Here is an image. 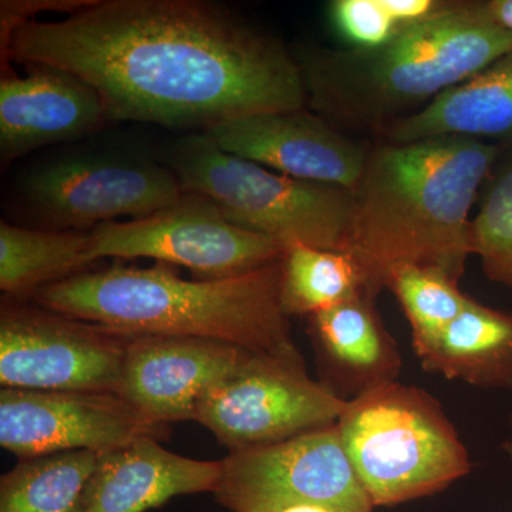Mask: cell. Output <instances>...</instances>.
<instances>
[{
	"mask_svg": "<svg viewBox=\"0 0 512 512\" xmlns=\"http://www.w3.org/2000/svg\"><path fill=\"white\" fill-rule=\"evenodd\" d=\"M184 192L210 198L238 227L295 245L348 249L353 190L298 180L225 153L207 134L178 141L168 158Z\"/></svg>",
	"mask_w": 512,
	"mask_h": 512,
	"instance_id": "6",
	"label": "cell"
},
{
	"mask_svg": "<svg viewBox=\"0 0 512 512\" xmlns=\"http://www.w3.org/2000/svg\"><path fill=\"white\" fill-rule=\"evenodd\" d=\"M338 430L376 510L439 494L473 468L439 400L413 384H386L352 400Z\"/></svg>",
	"mask_w": 512,
	"mask_h": 512,
	"instance_id": "5",
	"label": "cell"
},
{
	"mask_svg": "<svg viewBox=\"0 0 512 512\" xmlns=\"http://www.w3.org/2000/svg\"><path fill=\"white\" fill-rule=\"evenodd\" d=\"M330 22L352 49H376L402 30L386 0H335L329 6Z\"/></svg>",
	"mask_w": 512,
	"mask_h": 512,
	"instance_id": "25",
	"label": "cell"
},
{
	"mask_svg": "<svg viewBox=\"0 0 512 512\" xmlns=\"http://www.w3.org/2000/svg\"><path fill=\"white\" fill-rule=\"evenodd\" d=\"M360 292H370L369 284L349 252L305 245L286 249L281 261L279 299L288 318H309Z\"/></svg>",
	"mask_w": 512,
	"mask_h": 512,
	"instance_id": "22",
	"label": "cell"
},
{
	"mask_svg": "<svg viewBox=\"0 0 512 512\" xmlns=\"http://www.w3.org/2000/svg\"><path fill=\"white\" fill-rule=\"evenodd\" d=\"M473 255L490 281L512 292V148L498 158L478 197Z\"/></svg>",
	"mask_w": 512,
	"mask_h": 512,
	"instance_id": "24",
	"label": "cell"
},
{
	"mask_svg": "<svg viewBox=\"0 0 512 512\" xmlns=\"http://www.w3.org/2000/svg\"><path fill=\"white\" fill-rule=\"evenodd\" d=\"M92 262L90 234L0 224V289L13 299L83 274Z\"/></svg>",
	"mask_w": 512,
	"mask_h": 512,
	"instance_id": "20",
	"label": "cell"
},
{
	"mask_svg": "<svg viewBox=\"0 0 512 512\" xmlns=\"http://www.w3.org/2000/svg\"><path fill=\"white\" fill-rule=\"evenodd\" d=\"M2 55L79 77L109 120L205 130L308 109L293 52L201 0H93L63 20L20 23Z\"/></svg>",
	"mask_w": 512,
	"mask_h": 512,
	"instance_id": "1",
	"label": "cell"
},
{
	"mask_svg": "<svg viewBox=\"0 0 512 512\" xmlns=\"http://www.w3.org/2000/svg\"><path fill=\"white\" fill-rule=\"evenodd\" d=\"M386 289L396 296L409 320L413 350L419 359L473 299L461 291L458 282L429 266H396L387 275Z\"/></svg>",
	"mask_w": 512,
	"mask_h": 512,
	"instance_id": "23",
	"label": "cell"
},
{
	"mask_svg": "<svg viewBox=\"0 0 512 512\" xmlns=\"http://www.w3.org/2000/svg\"><path fill=\"white\" fill-rule=\"evenodd\" d=\"M504 150L456 136L370 140L353 190L346 252L365 272L373 295L404 264L439 269L460 282L473 255L471 210Z\"/></svg>",
	"mask_w": 512,
	"mask_h": 512,
	"instance_id": "2",
	"label": "cell"
},
{
	"mask_svg": "<svg viewBox=\"0 0 512 512\" xmlns=\"http://www.w3.org/2000/svg\"><path fill=\"white\" fill-rule=\"evenodd\" d=\"M348 404L309 376L299 350L247 352L204 394L195 420L231 453L333 426Z\"/></svg>",
	"mask_w": 512,
	"mask_h": 512,
	"instance_id": "7",
	"label": "cell"
},
{
	"mask_svg": "<svg viewBox=\"0 0 512 512\" xmlns=\"http://www.w3.org/2000/svg\"><path fill=\"white\" fill-rule=\"evenodd\" d=\"M167 424L148 419L117 393L76 390L0 392V444L25 460L92 450L109 453L134 441L163 440Z\"/></svg>",
	"mask_w": 512,
	"mask_h": 512,
	"instance_id": "12",
	"label": "cell"
},
{
	"mask_svg": "<svg viewBox=\"0 0 512 512\" xmlns=\"http://www.w3.org/2000/svg\"><path fill=\"white\" fill-rule=\"evenodd\" d=\"M510 429H511V436H510V439H508L507 441H505V446H510L512 447V412H511V417H510Z\"/></svg>",
	"mask_w": 512,
	"mask_h": 512,
	"instance_id": "28",
	"label": "cell"
},
{
	"mask_svg": "<svg viewBox=\"0 0 512 512\" xmlns=\"http://www.w3.org/2000/svg\"><path fill=\"white\" fill-rule=\"evenodd\" d=\"M511 50L512 33L485 0H447L376 49L301 46L293 56L313 113L343 133L379 140Z\"/></svg>",
	"mask_w": 512,
	"mask_h": 512,
	"instance_id": "3",
	"label": "cell"
},
{
	"mask_svg": "<svg viewBox=\"0 0 512 512\" xmlns=\"http://www.w3.org/2000/svg\"><path fill=\"white\" fill-rule=\"evenodd\" d=\"M225 153L276 173L355 190L370 140H356L308 110L255 114L205 128Z\"/></svg>",
	"mask_w": 512,
	"mask_h": 512,
	"instance_id": "13",
	"label": "cell"
},
{
	"mask_svg": "<svg viewBox=\"0 0 512 512\" xmlns=\"http://www.w3.org/2000/svg\"><path fill=\"white\" fill-rule=\"evenodd\" d=\"M485 8L498 25L512 33V0H487Z\"/></svg>",
	"mask_w": 512,
	"mask_h": 512,
	"instance_id": "26",
	"label": "cell"
},
{
	"mask_svg": "<svg viewBox=\"0 0 512 512\" xmlns=\"http://www.w3.org/2000/svg\"><path fill=\"white\" fill-rule=\"evenodd\" d=\"M23 192L37 217L57 231L147 217L184 194L170 168L94 156L62 158L37 168L26 178Z\"/></svg>",
	"mask_w": 512,
	"mask_h": 512,
	"instance_id": "11",
	"label": "cell"
},
{
	"mask_svg": "<svg viewBox=\"0 0 512 512\" xmlns=\"http://www.w3.org/2000/svg\"><path fill=\"white\" fill-rule=\"evenodd\" d=\"M419 362L447 380L512 392V313L471 299Z\"/></svg>",
	"mask_w": 512,
	"mask_h": 512,
	"instance_id": "19",
	"label": "cell"
},
{
	"mask_svg": "<svg viewBox=\"0 0 512 512\" xmlns=\"http://www.w3.org/2000/svg\"><path fill=\"white\" fill-rule=\"evenodd\" d=\"M309 336L320 370L319 382L345 402L399 382V345L376 308V296L360 292L309 316Z\"/></svg>",
	"mask_w": 512,
	"mask_h": 512,
	"instance_id": "16",
	"label": "cell"
},
{
	"mask_svg": "<svg viewBox=\"0 0 512 512\" xmlns=\"http://www.w3.org/2000/svg\"><path fill=\"white\" fill-rule=\"evenodd\" d=\"M0 82V157L10 163L36 148L73 140L109 120L89 84L56 67L30 64Z\"/></svg>",
	"mask_w": 512,
	"mask_h": 512,
	"instance_id": "15",
	"label": "cell"
},
{
	"mask_svg": "<svg viewBox=\"0 0 512 512\" xmlns=\"http://www.w3.org/2000/svg\"><path fill=\"white\" fill-rule=\"evenodd\" d=\"M221 461L178 456L146 437L101 454L82 512H147L180 495L217 491Z\"/></svg>",
	"mask_w": 512,
	"mask_h": 512,
	"instance_id": "17",
	"label": "cell"
},
{
	"mask_svg": "<svg viewBox=\"0 0 512 512\" xmlns=\"http://www.w3.org/2000/svg\"><path fill=\"white\" fill-rule=\"evenodd\" d=\"M275 239L238 227L204 195L184 192L163 210L90 232V258H153L208 279L247 274L284 258Z\"/></svg>",
	"mask_w": 512,
	"mask_h": 512,
	"instance_id": "9",
	"label": "cell"
},
{
	"mask_svg": "<svg viewBox=\"0 0 512 512\" xmlns=\"http://www.w3.org/2000/svg\"><path fill=\"white\" fill-rule=\"evenodd\" d=\"M247 352L218 340L133 336L117 394L156 423L195 420L204 394Z\"/></svg>",
	"mask_w": 512,
	"mask_h": 512,
	"instance_id": "14",
	"label": "cell"
},
{
	"mask_svg": "<svg viewBox=\"0 0 512 512\" xmlns=\"http://www.w3.org/2000/svg\"><path fill=\"white\" fill-rule=\"evenodd\" d=\"M281 261L204 281L180 278L161 262L113 266L46 286L33 301L127 338L208 339L254 353L296 352L279 299Z\"/></svg>",
	"mask_w": 512,
	"mask_h": 512,
	"instance_id": "4",
	"label": "cell"
},
{
	"mask_svg": "<svg viewBox=\"0 0 512 512\" xmlns=\"http://www.w3.org/2000/svg\"><path fill=\"white\" fill-rule=\"evenodd\" d=\"M281 512H335L329 510V508L322 507V505L316 504H299L293 505V507L285 508Z\"/></svg>",
	"mask_w": 512,
	"mask_h": 512,
	"instance_id": "27",
	"label": "cell"
},
{
	"mask_svg": "<svg viewBox=\"0 0 512 512\" xmlns=\"http://www.w3.org/2000/svg\"><path fill=\"white\" fill-rule=\"evenodd\" d=\"M128 340L42 306L3 302L0 384L9 389L117 393Z\"/></svg>",
	"mask_w": 512,
	"mask_h": 512,
	"instance_id": "10",
	"label": "cell"
},
{
	"mask_svg": "<svg viewBox=\"0 0 512 512\" xmlns=\"http://www.w3.org/2000/svg\"><path fill=\"white\" fill-rule=\"evenodd\" d=\"M99 451L25 458L0 480V512H82Z\"/></svg>",
	"mask_w": 512,
	"mask_h": 512,
	"instance_id": "21",
	"label": "cell"
},
{
	"mask_svg": "<svg viewBox=\"0 0 512 512\" xmlns=\"http://www.w3.org/2000/svg\"><path fill=\"white\" fill-rule=\"evenodd\" d=\"M504 450H505V453H507L508 456H510L512 458V447L505 446V444H504Z\"/></svg>",
	"mask_w": 512,
	"mask_h": 512,
	"instance_id": "29",
	"label": "cell"
},
{
	"mask_svg": "<svg viewBox=\"0 0 512 512\" xmlns=\"http://www.w3.org/2000/svg\"><path fill=\"white\" fill-rule=\"evenodd\" d=\"M215 500L231 512H281L316 504L335 512H376L357 478L338 423L269 446L231 451Z\"/></svg>",
	"mask_w": 512,
	"mask_h": 512,
	"instance_id": "8",
	"label": "cell"
},
{
	"mask_svg": "<svg viewBox=\"0 0 512 512\" xmlns=\"http://www.w3.org/2000/svg\"><path fill=\"white\" fill-rule=\"evenodd\" d=\"M446 136L512 148V50L397 123L379 140L410 143Z\"/></svg>",
	"mask_w": 512,
	"mask_h": 512,
	"instance_id": "18",
	"label": "cell"
}]
</instances>
